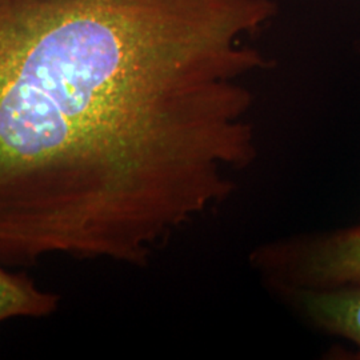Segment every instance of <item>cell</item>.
Returning a JSON list of instances; mask_svg holds the SVG:
<instances>
[{
    "mask_svg": "<svg viewBox=\"0 0 360 360\" xmlns=\"http://www.w3.org/2000/svg\"><path fill=\"white\" fill-rule=\"evenodd\" d=\"M257 0H0V257L146 266L257 156Z\"/></svg>",
    "mask_w": 360,
    "mask_h": 360,
    "instance_id": "obj_1",
    "label": "cell"
},
{
    "mask_svg": "<svg viewBox=\"0 0 360 360\" xmlns=\"http://www.w3.org/2000/svg\"><path fill=\"white\" fill-rule=\"evenodd\" d=\"M296 278L300 288L360 282V226L315 238L302 247Z\"/></svg>",
    "mask_w": 360,
    "mask_h": 360,
    "instance_id": "obj_2",
    "label": "cell"
},
{
    "mask_svg": "<svg viewBox=\"0 0 360 360\" xmlns=\"http://www.w3.org/2000/svg\"><path fill=\"white\" fill-rule=\"evenodd\" d=\"M297 302L318 327L346 338L360 351V282L326 288H300Z\"/></svg>",
    "mask_w": 360,
    "mask_h": 360,
    "instance_id": "obj_3",
    "label": "cell"
},
{
    "mask_svg": "<svg viewBox=\"0 0 360 360\" xmlns=\"http://www.w3.org/2000/svg\"><path fill=\"white\" fill-rule=\"evenodd\" d=\"M59 306V296L44 292L25 275L0 267V322L13 318H44Z\"/></svg>",
    "mask_w": 360,
    "mask_h": 360,
    "instance_id": "obj_4",
    "label": "cell"
}]
</instances>
